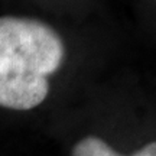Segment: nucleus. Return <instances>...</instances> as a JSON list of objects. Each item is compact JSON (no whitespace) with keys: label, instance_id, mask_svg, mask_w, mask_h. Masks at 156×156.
Returning a JSON list of instances; mask_svg holds the SVG:
<instances>
[{"label":"nucleus","instance_id":"1","mask_svg":"<svg viewBox=\"0 0 156 156\" xmlns=\"http://www.w3.org/2000/svg\"><path fill=\"white\" fill-rule=\"evenodd\" d=\"M65 58L56 30L29 17H0V106L30 110L49 94V75Z\"/></svg>","mask_w":156,"mask_h":156},{"label":"nucleus","instance_id":"2","mask_svg":"<svg viewBox=\"0 0 156 156\" xmlns=\"http://www.w3.org/2000/svg\"><path fill=\"white\" fill-rule=\"evenodd\" d=\"M73 156H123L117 153L106 142L95 136H87L73 149ZM130 156H156V140L151 142Z\"/></svg>","mask_w":156,"mask_h":156}]
</instances>
